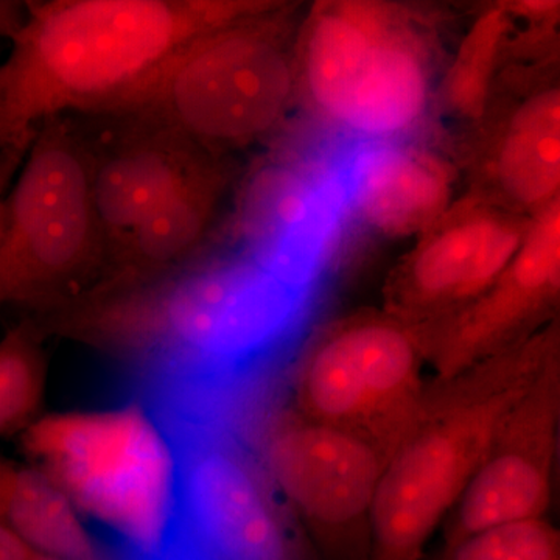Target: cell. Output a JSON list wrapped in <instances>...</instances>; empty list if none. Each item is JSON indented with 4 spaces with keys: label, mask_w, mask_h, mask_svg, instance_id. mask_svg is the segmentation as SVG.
Segmentation results:
<instances>
[{
    "label": "cell",
    "mask_w": 560,
    "mask_h": 560,
    "mask_svg": "<svg viewBox=\"0 0 560 560\" xmlns=\"http://www.w3.org/2000/svg\"><path fill=\"white\" fill-rule=\"evenodd\" d=\"M307 300L238 248L138 285L86 291L51 312L46 329L143 368L171 408L278 348Z\"/></svg>",
    "instance_id": "cell-1"
},
{
    "label": "cell",
    "mask_w": 560,
    "mask_h": 560,
    "mask_svg": "<svg viewBox=\"0 0 560 560\" xmlns=\"http://www.w3.org/2000/svg\"><path fill=\"white\" fill-rule=\"evenodd\" d=\"M271 0L25 2L0 65V151L57 117L114 116L191 40L275 5Z\"/></svg>",
    "instance_id": "cell-2"
},
{
    "label": "cell",
    "mask_w": 560,
    "mask_h": 560,
    "mask_svg": "<svg viewBox=\"0 0 560 560\" xmlns=\"http://www.w3.org/2000/svg\"><path fill=\"white\" fill-rule=\"evenodd\" d=\"M559 355L556 319L458 374L427 382L418 411L383 470L370 560L420 559L515 405Z\"/></svg>",
    "instance_id": "cell-3"
},
{
    "label": "cell",
    "mask_w": 560,
    "mask_h": 560,
    "mask_svg": "<svg viewBox=\"0 0 560 560\" xmlns=\"http://www.w3.org/2000/svg\"><path fill=\"white\" fill-rule=\"evenodd\" d=\"M25 452L81 510L117 536L132 559L171 547L176 521L175 448L142 404L35 419Z\"/></svg>",
    "instance_id": "cell-4"
},
{
    "label": "cell",
    "mask_w": 560,
    "mask_h": 560,
    "mask_svg": "<svg viewBox=\"0 0 560 560\" xmlns=\"http://www.w3.org/2000/svg\"><path fill=\"white\" fill-rule=\"evenodd\" d=\"M287 11L276 2L191 40L120 114L158 121L220 158L268 138L296 95Z\"/></svg>",
    "instance_id": "cell-5"
},
{
    "label": "cell",
    "mask_w": 560,
    "mask_h": 560,
    "mask_svg": "<svg viewBox=\"0 0 560 560\" xmlns=\"http://www.w3.org/2000/svg\"><path fill=\"white\" fill-rule=\"evenodd\" d=\"M91 147L72 117L44 121L0 205V307L43 315L90 290L106 264Z\"/></svg>",
    "instance_id": "cell-6"
},
{
    "label": "cell",
    "mask_w": 560,
    "mask_h": 560,
    "mask_svg": "<svg viewBox=\"0 0 560 560\" xmlns=\"http://www.w3.org/2000/svg\"><path fill=\"white\" fill-rule=\"evenodd\" d=\"M294 58L296 92L320 119L368 142L400 138L429 109V44L397 7L320 3L305 21Z\"/></svg>",
    "instance_id": "cell-7"
},
{
    "label": "cell",
    "mask_w": 560,
    "mask_h": 560,
    "mask_svg": "<svg viewBox=\"0 0 560 560\" xmlns=\"http://www.w3.org/2000/svg\"><path fill=\"white\" fill-rule=\"evenodd\" d=\"M425 364L408 324L385 311L359 313L308 342L294 368L291 408L370 441L388 460L422 400Z\"/></svg>",
    "instance_id": "cell-8"
},
{
    "label": "cell",
    "mask_w": 560,
    "mask_h": 560,
    "mask_svg": "<svg viewBox=\"0 0 560 560\" xmlns=\"http://www.w3.org/2000/svg\"><path fill=\"white\" fill-rule=\"evenodd\" d=\"M260 466L324 551L370 560L371 518L386 455L370 441L293 408L261 434Z\"/></svg>",
    "instance_id": "cell-9"
},
{
    "label": "cell",
    "mask_w": 560,
    "mask_h": 560,
    "mask_svg": "<svg viewBox=\"0 0 560 560\" xmlns=\"http://www.w3.org/2000/svg\"><path fill=\"white\" fill-rule=\"evenodd\" d=\"M162 427L178 466L173 540L200 560H293L289 530L260 463L198 427Z\"/></svg>",
    "instance_id": "cell-10"
},
{
    "label": "cell",
    "mask_w": 560,
    "mask_h": 560,
    "mask_svg": "<svg viewBox=\"0 0 560 560\" xmlns=\"http://www.w3.org/2000/svg\"><path fill=\"white\" fill-rule=\"evenodd\" d=\"M560 296V201L529 219L521 248L492 283L418 335L436 377H451L503 352L555 319Z\"/></svg>",
    "instance_id": "cell-11"
},
{
    "label": "cell",
    "mask_w": 560,
    "mask_h": 560,
    "mask_svg": "<svg viewBox=\"0 0 560 560\" xmlns=\"http://www.w3.org/2000/svg\"><path fill=\"white\" fill-rule=\"evenodd\" d=\"M529 219L486 198L453 205L390 272L383 311L411 329L458 311L510 265Z\"/></svg>",
    "instance_id": "cell-12"
},
{
    "label": "cell",
    "mask_w": 560,
    "mask_h": 560,
    "mask_svg": "<svg viewBox=\"0 0 560 560\" xmlns=\"http://www.w3.org/2000/svg\"><path fill=\"white\" fill-rule=\"evenodd\" d=\"M348 219L338 167L276 162L243 195L241 249L291 289L311 294L340 248Z\"/></svg>",
    "instance_id": "cell-13"
},
{
    "label": "cell",
    "mask_w": 560,
    "mask_h": 560,
    "mask_svg": "<svg viewBox=\"0 0 560 560\" xmlns=\"http://www.w3.org/2000/svg\"><path fill=\"white\" fill-rule=\"evenodd\" d=\"M560 427V355L550 361L501 427L447 515L445 541L501 525L544 518L555 489Z\"/></svg>",
    "instance_id": "cell-14"
},
{
    "label": "cell",
    "mask_w": 560,
    "mask_h": 560,
    "mask_svg": "<svg viewBox=\"0 0 560 560\" xmlns=\"http://www.w3.org/2000/svg\"><path fill=\"white\" fill-rule=\"evenodd\" d=\"M109 132L92 139V200L106 265L151 210L212 158L158 121L136 114L95 116ZM105 270V268H103Z\"/></svg>",
    "instance_id": "cell-15"
},
{
    "label": "cell",
    "mask_w": 560,
    "mask_h": 560,
    "mask_svg": "<svg viewBox=\"0 0 560 560\" xmlns=\"http://www.w3.org/2000/svg\"><path fill=\"white\" fill-rule=\"evenodd\" d=\"M338 173L349 217L389 237L422 235L455 205L451 165L397 140L364 143Z\"/></svg>",
    "instance_id": "cell-16"
},
{
    "label": "cell",
    "mask_w": 560,
    "mask_h": 560,
    "mask_svg": "<svg viewBox=\"0 0 560 560\" xmlns=\"http://www.w3.org/2000/svg\"><path fill=\"white\" fill-rule=\"evenodd\" d=\"M228 184L224 158L212 156L202 162L151 210L91 289L138 285L178 270L200 256Z\"/></svg>",
    "instance_id": "cell-17"
},
{
    "label": "cell",
    "mask_w": 560,
    "mask_h": 560,
    "mask_svg": "<svg viewBox=\"0 0 560 560\" xmlns=\"http://www.w3.org/2000/svg\"><path fill=\"white\" fill-rule=\"evenodd\" d=\"M488 172L500 208L533 217L559 200L560 94L550 88L512 110L497 136Z\"/></svg>",
    "instance_id": "cell-18"
},
{
    "label": "cell",
    "mask_w": 560,
    "mask_h": 560,
    "mask_svg": "<svg viewBox=\"0 0 560 560\" xmlns=\"http://www.w3.org/2000/svg\"><path fill=\"white\" fill-rule=\"evenodd\" d=\"M0 523L38 555L94 560L77 508L40 469L0 455Z\"/></svg>",
    "instance_id": "cell-19"
},
{
    "label": "cell",
    "mask_w": 560,
    "mask_h": 560,
    "mask_svg": "<svg viewBox=\"0 0 560 560\" xmlns=\"http://www.w3.org/2000/svg\"><path fill=\"white\" fill-rule=\"evenodd\" d=\"M44 337L27 316L0 340V436L27 429L36 418L46 385Z\"/></svg>",
    "instance_id": "cell-20"
},
{
    "label": "cell",
    "mask_w": 560,
    "mask_h": 560,
    "mask_svg": "<svg viewBox=\"0 0 560 560\" xmlns=\"http://www.w3.org/2000/svg\"><path fill=\"white\" fill-rule=\"evenodd\" d=\"M511 27L508 7H493L470 28L445 81V98L455 113L469 119L481 116Z\"/></svg>",
    "instance_id": "cell-21"
},
{
    "label": "cell",
    "mask_w": 560,
    "mask_h": 560,
    "mask_svg": "<svg viewBox=\"0 0 560 560\" xmlns=\"http://www.w3.org/2000/svg\"><path fill=\"white\" fill-rule=\"evenodd\" d=\"M441 560H560V534L545 517L501 523L445 545Z\"/></svg>",
    "instance_id": "cell-22"
},
{
    "label": "cell",
    "mask_w": 560,
    "mask_h": 560,
    "mask_svg": "<svg viewBox=\"0 0 560 560\" xmlns=\"http://www.w3.org/2000/svg\"><path fill=\"white\" fill-rule=\"evenodd\" d=\"M31 140H21V142L13 143L0 151V205H2L3 197L7 190L10 189L14 176L20 171L22 161H24L25 153H27Z\"/></svg>",
    "instance_id": "cell-23"
},
{
    "label": "cell",
    "mask_w": 560,
    "mask_h": 560,
    "mask_svg": "<svg viewBox=\"0 0 560 560\" xmlns=\"http://www.w3.org/2000/svg\"><path fill=\"white\" fill-rule=\"evenodd\" d=\"M35 551L5 525L0 523V560H32Z\"/></svg>",
    "instance_id": "cell-24"
},
{
    "label": "cell",
    "mask_w": 560,
    "mask_h": 560,
    "mask_svg": "<svg viewBox=\"0 0 560 560\" xmlns=\"http://www.w3.org/2000/svg\"><path fill=\"white\" fill-rule=\"evenodd\" d=\"M25 5L21 2H2L0 0V36L11 38L24 21Z\"/></svg>",
    "instance_id": "cell-25"
},
{
    "label": "cell",
    "mask_w": 560,
    "mask_h": 560,
    "mask_svg": "<svg viewBox=\"0 0 560 560\" xmlns=\"http://www.w3.org/2000/svg\"><path fill=\"white\" fill-rule=\"evenodd\" d=\"M130 560H198L190 555V552L180 550V548H171V550L165 551L164 555L158 556V558L153 559H130Z\"/></svg>",
    "instance_id": "cell-26"
},
{
    "label": "cell",
    "mask_w": 560,
    "mask_h": 560,
    "mask_svg": "<svg viewBox=\"0 0 560 560\" xmlns=\"http://www.w3.org/2000/svg\"><path fill=\"white\" fill-rule=\"evenodd\" d=\"M32 560H69V559L54 558V556H44V555H38V552H35V556H33Z\"/></svg>",
    "instance_id": "cell-27"
}]
</instances>
